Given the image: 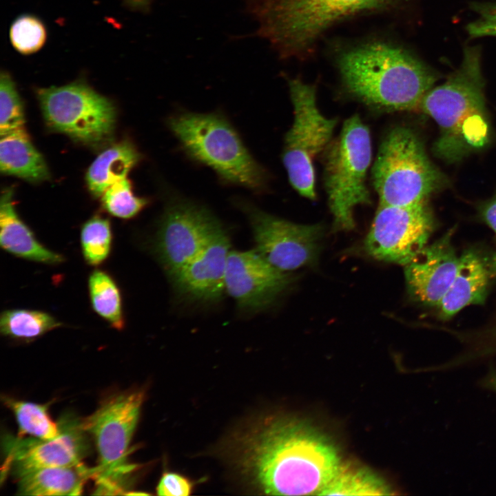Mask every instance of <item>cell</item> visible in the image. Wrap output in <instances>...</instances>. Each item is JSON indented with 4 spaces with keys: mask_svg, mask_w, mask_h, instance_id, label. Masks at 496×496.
I'll return each mask as SVG.
<instances>
[{
    "mask_svg": "<svg viewBox=\"0 0 496 496\" xmlns=\"http://www.w3.org/2000/svg\"><path fill=\"white\" fill-rule=\"evenodd\" d=\"M237 468L267 495L318 493L341 466L335 447L318 431L293 419H258L231 442Z\"/></svg>",
    "mask_w": 496,
    "mask_h": 496,
    "instance_id": "1",
    "label": "cell"
},
{
    "mask_svg": "<svg viewBox=\"0 0 496 496\" xmlns=\"http://www.w3.org/2000/svg\"><path fill=\"white\" fill-rule=\"evenodd\" d=\"M337 66L347 90L364 103L386 110L413 109L437 80V74L403 48L384 41L353 46Z\"/></svg>",
    "mask_w": 496,
    "mask_h": 496,
    "instance_id": "2",
    "label": "cell"
},
{
    "mask_svg": "<svg viewBox=\"0 0 496 496\" xmlns=\"http://www.w3.org/2000/svg\"><path fill=\"white\" fill-rule=\"evenodd\" d=\"M484 91L481 50L467 46L459 67L422 99L423 112L440 129L433 151L442 160L459 161L488 143L490 130Z\"/></svg>",
    "mask_w": 496,
    "mask_h": 496,
    "instance_id": "3",
    "label": "cell"
},
{
    "mask_svg": "<svg viewBox=\"0 0 496 496\" xmlns=\"http://www.w3.org/2000/svg\"><path fill=\"white\" fill-rule=\"evenodd\" d=\"M409 0H266L252 11L257 34L282 59L302 58L331 27L348 18L388 11Z\"/></svg>",
    "mask_w": 496,
    "mask_h": 496,
    "instance_id": "4",
    "label": "cell"
},
{
    "mask_svg": "<svg viewBox=\"0 0 496 496\" xmlns=\"http://www.w3.org/2000/svg\"><path fill=\"white\" fill-rule=\"evenodd\" d=\"M168 127L189 157L211 167L223 182L262 191L267 174L226 118L216 113L183 112Z\"/></svg>",
    "mask_w": 496,
    "mask_h": 496,
    "instance_id": "5",
    "label": "cell"
},
{
    "mask_svg": "<svg viewBox=\"0 0 496 496\" xmlns=\"http://www.w3.org/2000/svg\"><path fill=\"white\" fill-rule=\"evenodd\" d=\"M372 176L380 204L393 206L424 203L444 182L417 136L406 127L393 128L383 139Z\"/></svg>",
    "mask_w": 496,
    "mask_h": 496,
    "instance_id": "6",
    "label": "cell"
},
{
    "mask_svg": "<svg viewBox=\"0 0 496 496\" xmlns=\"http://www.w3.org/2000/svg\"><path fill=\"white\" fill-rule=\"evenodd\" d=\"M325 150L324 186L334 225L349 230L355 226L356 207L370 204L366 185L372 154L369 128L358 115L351 116Z\"/></svg>",
    "mask_w": 496,
    "mask_h": 496,
    "instance_id": "7",
    "label": "cell"
},
{
    "mask_svg": "<svg viewBox=\"0 0 496 496\" xmlns=\"http://www.w3.org/2000/svg\"><path fill=\"white\" fill-rule=\"evenodd\" d=\"M288 83L294 117L285 136L282 162L291 186L303 197L313 200V161L331 143L337 120L325 117L319 110L315 85L299 79Z\"/></svg>",
    "mask_w": 496,
    "mask_h": 496,
    "instance_id": "8",
    "label": "cell"
},
{
    "mask_svg": "<svg viewBox=\"0 0 496 496\" xmlns=\"http://www.w3.org/2000/svg\"><path fill=\"white\" fill-rule=\"evenodd\" d=\"M37 95L48 125L85 143L95 145L112 135L116 110L112 101L83 81L41 88Z\"/></svg>",
    "mask_w": 496,
    "mask_h": 496,
    "instance_id": "9",
    "label": "cell"
},
{
    "mask_svg": "<svg viewBox=\"0 0 496 496\" xmlns=\"http://www.w3.org/2000/svg\"><path fill=\"white\" fill-rule=\"evenodd\" d=\"M144 399L143 391H126L110 397L91 415L82 420L92 435L99 464L93 468L96 479H124L134 468L127 462L128 448Z\"/></svg>",
    "mask_w": 496,
    "mask_h": 496,
    "instance_id": "10",
    "label": "cell"
},
{
    "mask_svg": "<svg viewBox=\"0 0 496 496\" xmlns=\"http://www.w3.org/2000/svg\"><path fill=\"white\" fill-rule=\"evenodd\" d=\"M238 204L249 220L256 250L273 266L287 271L312 264L318 259L323 234L320 225L297 224L247 202Z\"/></svg>",
    "mask_w": 496,
    "mask_h": 496,
    "instance_id": "11",
    "label": "cell"
},
{
    "mask_svg": "<svg viewBox=\"0 0 496 496\" xmlns=\"http://www.w3.org/2000/svg\"><path fill=\"white\" fill-rule=\"evenodd\" d=\"M433 228L425 202L409 206L380 204L364 247L375 259L405 265L427 245Z\"/></svg>",
    "mask_w": 496,
    "mask_h": 496,
    "instance_id": "12",
    "label": "cell"
},
{
    "mask_svg": "<svg viewBox=\"0 0 496 496\" xmlns=\"http://www.w3.org/2000/svg\"><path fill=\"white\" fill-rule=\"evenodd\" d=\"M220 224L208 210L187 201L167 205L153 249L169 277L198 254Z\"/></svg>",
    "mask_w": 496,
    "mask_h": 496,
    "instance_id": "13",
    "label": "cell"
},
{
    "mask_svg": "<svg viewBox=\"0 0 496 496\" xmlns=\"http://www.w3.org/2000/svg\"><path fill=\"white\" fill-rule=\"evenodd\" d=\"M61 433L52 439L6 436L5 471L15 478L42 468L69 466L82 463L90 445L82 420L65 417Z\"/></svg>",
    "mask_w": 496,
    "mask_h": 496,
    "instance_id": "14",
    "label": "cell"
},
{
    "mask_svg": "<svg viewBox=\"0 0 496 496\" xmlns=\"http://www.w3.org/2000/svg\"><path fill=\"white\" fill-rule=\"evenodd\" d=\"M291 281L288 273L273 266L256 249L230 251L229 254L225 292L243 311L259 312L266 309Z\"/></svg>",
    "mask_w": 496,
    "mask_h": 496,
    "instance_id": "15",
    "label": "cell"
},
{
    "mask_svg": "<svg viewBox=\"0 0 496 496\" xmlns=\"http://www.w3.org/2000/svg\"><path fill=\"white\" fill-rule=\"evenodd\" d=\"M230 251L229 236L220 224L198 254L170 276L176 292L192 302L219 301L225 292L226 266Z\"/></svg>",
    "mask_w": 496,
    "mask_h": 496,
    "instance_id": "16",
    "label": "cell"
},
{
    "mask_svg": "<svg viewBox=\"0 0 496 496\" xmlns=\"http://www.w3.org/2000/svg\"><path fill=\"white\" fill-rule=\"evenodd\" d=\"M452 231L426 245L404 265L409 293L425 305L437 306L456 276L459 256L452 244Z\"/></svg>",
    "mask_w": 496,
    "mask_h": 496,
    "instance_id": "17",
    "label": "cell"
},
{
    "mask_svg": "<svg viewBox=\"0 0 496 496\" xmlns=\"http://www.w3.org/2000/svg\"><path fill=\"white\" fill-rule=\"evenodd\" d=\"M493 271H496V258L489 262L477 250L462 253L456 276L437 305L441 317L450 318L468 306L484 303Z\"/></svg>",
    "mask_w": 496,
    "mask_h": 496,
    "instance_id": "18",
    "label": "cell"
},
{
    "mask_svg": "<svg viewBox=\"0 0 496 496\" xmlns=\"http://www.w3.org/2000/svg\"><path fill=\"white\" fill-rule=\"evenodd\" d=\"M0 245L6 252L26 260L49 265L65 261L62 254L40 242L17 214L12 188L4 189L0 201Z\"/></svg>",
    "mask_w": 496,
    "mask_h": 496,
    "instance_id": "19",
    "label": "cell"
},
{
    "mask_svg": "<svg viewBox=\"0 0 496 496\" xmlns=\"http://www.w3.org/2000/svg\"><path fill=\"white\" fill-rule=\"evenodd\" d=\"M92 468L82 463L69 466L48 467L26 473L17 479V494L22 495H81Z\"/></svg>",
    "mask_w": 496,
    "mask_h": 496,
    "instance_id": "20",
    "label": "cell"
},
{
    "mask_svg": "<svg viewBox=\"0 0 496 496\" xmlns=\"http://www.w3.org/2000/svg\"><path fill=\"white\" fill-rule=\"evenodd\" d=\"M0 169L30 182L49 178L47 165L30 141L24 128L1 136Z\"/></svg>",
    "mask_w": 496,
    "mask_h": 496,
    "instance_id": "21",
    "label": "cell"
},
{
    "mask_svg": "<svg viewBox=\"0 0 496 496\" xmlns=\"http://www.w3.org/2000/svg\"><path fill=\"white\" fill-rule=\"evenodd\" d=\"M140 155L128 142L114 145L102 152L88 169L86 180L90 191L101 196L112 185L125 178Z\"/></svg>",
    "mask_w": 496,
    "mask_h": 496,
    "instance_id": "22",
    "label": "cell"
},
{
    "mask_svg": "<svg viewBox=\"0 0 496 496\" xmlns=\"http://www.w3.org/2000/svg\"><path fill=\"white\" fill-rule=\"evenodd\" d=\"M88 293L94 311L112 328L121 331L125 326L121 290L107 271L95 269L88 277Z\"/></svg>",
    "mask_w": 496,
    "mask_h": 496,
    "instance_id": "23",
    "label": "cell"
},
{
    "mask_svg": "<svg viewBox=\"0 0 496 496\" xmlns=\"http://www.w3.org/2000/svg\"><path fill=\"white\" fill-rule=\"evenodd\" d=\"M63 324L51 314L42 311L13 309L3 311L0 318L3 335L19 341H32Z\"/></svg>",
    "mask_w": 496,
    "mask_h": 496,
    "instance_id": "24",
    "label": "cell"
},
{
    "mask_svg": "<svg viewBox=\"0 0 496 496\" xmlns=\"http://www.w3.org/2000/svg\"><path fill=\"white\" fill-rule=\"evenodd\" d=\"M3 402L14 413L19 426V436L52 439L61 431L59 422L49 415L48 404H41L3 397Z\"/></svg>",
    "mask_w": 496,
    "mask_h": 496,
    "instance_id": "25",
    "label": "cell"
},
{
    "mask_svg": "<svg viewBox=\"0 0 496 496\" xmlns=\"http://www.w3.org/2000/svg\"><path fill=\"white\" fill-rule=\"evenodd\" d=\"M388 489L374 475L358 467L341 464L321 495H385Z\"/></svg>",
    "mask_w": 496,
    "mask_h": 496,
    "instance_id": "26",
    "label": "cell"
},
{
    "mask_svg": "<svg viewBox=\"0 0 496 496\" xmlns=\"http://www.w3.org/2000/svg\"><path fill=\"white\" fill-rule=\"evenodd\" d=\"M113 235L107 218L99 216L86 221L80 232V243L83 258L90 266L96 267L109 257Z\"/></svg>",
    "mask_w": 496,
    "mask_h": 496,
    "instance_id": "27",
    "label": "cell"
},
{
    "mask_svg": "<svg viewBox=\"0 0 496 496\" xmlns=\"http://www.w3.org/2000/svg\"><path fill=\"white\" fill-rule=\"evenodd\" d=\"M46 29L37 17L23 14L17 17L10 29V39L14 48L22 54L39 50L46 40Z\"/></svg>",
    "mask_w": 496,
    "mask_h": 496,
    "instance_id": "28",
    "label": "cell"
},
{
    "mask_svg": "<svg viewBox=\"0 0 496 496\" xmlns=\"http://www.w3.org/2000/svg\"><path fill=\"white\" fill-rule=\"evenodd\" d=\"M101 196L104 208L112 215L124 219L135 216L147 204L145 198L133 194L126 178L112 185Z\"/></svg>",
    "mask_w": 496,
    "mask_h": 496,
    "instance_id": "29",
    "label": "cell"
},
{
    "mask_svg": "<svg viewBox=\"0 0 496 496\" xmlns=\"http://www.w3.org/2000/svg\"><path fill=\"white\" fill-rule=\"evenodd\" d=\"M22 103L14 81L6 72L0 76V134L23 129Z\"/></svg>",
    "mask_w": 496,
    "mask_h": 496,
    "instance_id": "30",
    "label": "cell"
},
{
    "mask_svg": "<svg viewBox=\"0 0 496 496\" xmlns=\"http://www.w3.org/2000/svg\"><path fill=\"white\" fill-rule=\"evenodd\" d=\"M192 483L183 475L165 472L156 487V493L161 496H187L192 490Z\"/></svg>",
    "mask_w": 496,
    "mask_h": 496,
    "instance_id": "31",
    "label": "cell"
},
{
    "mask_svg": "<svg viewBox=\"0 0 496 496\" xmlns=\"http://www.w3.org/2000/svg\"><path fill=\"white\" fill-rule=\"evenodd\" d=\"M480 211L483 220L496 233V196L486 202Z\"/></svg>",
    "mask_w": 496,
    "mask_h": 496,
    "instance_id": "32",
    "label": "cell"
},
{
    "mask_svg": "<svg viewBox=\"0 0 496 496\" xmlns=\"http://www.w3.org/2000/svg\"><path fill=\"white\" fill-rule=\"evenodd\" d=\"M152 0H124L125 5L132 10L147 11Z\"/></svg>",
    "mask_w": 496,
    "mask_h": 496,
    "instance_id": "33",
    "label": "cell"
},
{
    "mask_svg": "<svg viewBox=\"0 0 496 496\" xmlns=\"http://www.w3.org/2000/svg\"><path fill=\"white\" fill-rule=\"evenodd\" d=\"M484 385L496 392V371L490 372L484 380Z\"/></svg>",
    "mask_w": 496,
    "mask_h": 496,
    "instance_id": "34",
    "label": "cell"
},
{
    "mask_svg": "<svg viewBox=\"0 0 496 496\" xmlns=\"http://www.w3.org/2000/svg\"><path fill=\"white\" fill-rule=\"evenodd\" d=\"M251 10L257 8L266 0H247Z\"/></svg>",
    "mask_w": 496,
    "mask_h": 496,
    "instance_id": "35",
    "label": "cell"
}]
</instances>
